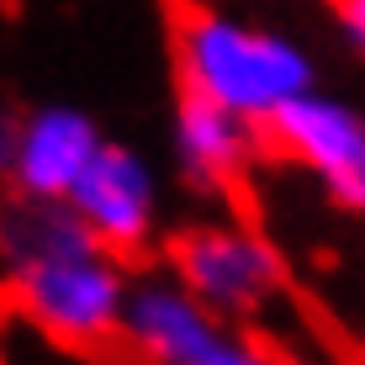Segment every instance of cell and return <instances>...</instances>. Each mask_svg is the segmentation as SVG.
Returning a JSON list of instances; mask_svg holds the SVG:
<instances>
[{
	"mask_svg": "<svg viewBox=\"0 0 365 365\" xmlns=\"http://www.w3.org/2000/svg\"><path fill=\"white\" fill-rule=\"evenodd\" d=\"M0 259L16 312L64 349H101L122 339L133 275L85 228L69 201L21 196L0 212Z\"/></svg>",
	"mask_w": 365,
	"mask_h": 365,
	"instance_id": "obj_1",
	"label": "cell"
},
{
	"mask_svg": "<svg viewBox=\"0 0 365 365\" xmlns=\"http://www.w3.org/2000/svg\"><path fill=\"white\" fill-rule=\"evenodd\" d=\"M175 69L185 91L212 96L217 106L265 128L286 101L318 85V64L297 37L228 16L212 6H185L175 21Z\"/></svg>",
	"mask_w": 365,
	"mask_h": 365,
	"instance_id": "obj_2",
	"label": "cell"
},
{
	"mask_svg": "<svg viewBox=\"0 0 365 365\" xmlns=\"http://www.w3.org/2000/svg\"><path fill=\"white\" fill-rule=\"evenodd\" d=\"M122 344L143 365H281L265 339L244 329V318L217 312L170 270L133 281Z\"/></svg>",
	"mask_w": 365,
	"mask_h": 365,
	"instance_id": "obj_3",
	"label": "cell"
},
{
	"mask_svg": "<svg viewBox=\"0 0 365 365\" xmlns=\"http://www.w3.org/2000/svg\"><path fill=\"white\" fill-rule=\"evenodd\" d=\"M165 270L185 292L212 302L228 318H255L265 312L286 286V265L270 238L238 222H191L170 238Z\"/></svg>",
	"mask_w": 365,
	"mask_h": 365,
	"instance_id": "obj_4",
	"label": "cell"
},
{
	"mask_svg": "<svg viewBox=\"0 0 365 365\" xmlns=\"http://www.w3.org/2000/svg\"><path fill=\"white\" fill-rule=\"evenodd\" d=\"M270 148H281L323 185L339 212H365V111L329 91H302L259 128Z\"/></svg>",
	"mask_w": 365,
	"mask_h": 365,
	"instance_id": "obj_5",
	"label": "cell"
},
{
	"mask_svg": "<svg viewBox=\"0 0 365 365\" xmlns=\"http://www.w3.org/2000/svg\"><path fill=\"white\" fill-rule=\"evenodd\" d=\"M69 207L111 255H138L159 228V175L138 148L101 143L85 175L74 180Z\"/></svg>",
	"mask_w": 365,
	"mask_h": 365,
	"instance_id": "obj_6",
	"label": "cell"
},
{
	"mask_svg": "<svg viewBox=\"0 0 365 365\" xmlns=\"http://www.w3.org/2000/svg\"><path fill=\"white\" fill-rule=\"evenodd\" d=\"M259 128L238 111L217 106L212 96L201 91H185L175 96V111H170V148H175V165L180 175L196 185V191H233L238 180L249 175L259 154Z\"/></svg>",
	"mask_w": 365,
	"mask_h": 365,
	"instance_id": "obj_7",
	"label": "cell"
},
{
	"mask_svg": "<svg viewBox=\"0 0 365 365\" xmlns=\"http://www.w3.org/2000/svg\"><path fill=\"white\" fill-rule=\"evenodd\" d=\"M106 143L91 111L80 106H37L21 117V148H16V170L11 185L16 196H37V201H69L74 180L85 175V165L96 159V148Z\"/></svg>",
	"mask_w": 365,
	"mask_h": 365,
	"instance_id": "obj_8",
	"label": "cell"
},
{
	"mask_svg": "<svg viewBox=\"0 0 365 365\" xmlns=\"http://www.w3.org/2000/svg\"><path fill=\"white\" fill-rule=\"evenodd\" d=\"M16 148H21V117L0 106V180H11V170H16Z\"/></svg>",
	"mask_w": 365,
	"mask_h": 365,
	"instance_id": "obj_9",
	"label": "cell"
},
{
	"mask_svg": "<svg viewBox=\"0 0 365 365\" xmlns=\"http://www.w3.org/2000/svg\"><path fill=\"white\" fill-rule=\"evenodd\" d=\"M334 11H339V32L349 37V48L365 53V0H334Z\"/></svg>",
	"mask_w": 365,
	"mask_h": 365,
	"instance_id": "obj_10",
	"label": "cell"
}]
</instances>
